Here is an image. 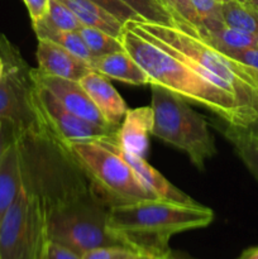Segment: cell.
Segmentation results:
<instances>
[{
    "mask_svg": "<svg viewBox=\"0 0 258 259\" xmlns=\"http://www.w3.org/2000/svg\"><path fill=\"white\" fill-rule=\"evenodd\" d=\"M212 220V210L201 204L184 205L157 199L110 207L106 227L120 244L139 257H162L171 252L169 240L174 235L205 228Z\"/></svg>",
    "mask_w": 258,
    "mask_h": 259,
    "instance_id": "1",
    "label": "cell"
},
{
    "mask_svg": "<svg viewBox=\"0 0 258 259\" xmlns=\"http://www.w3.org/2000/svg\"><path fill=\"white\" fill-rule=\"evenodd\" d=\"M119 38L124 50L148 75L149 85H158L189 103L204 106L228 124H253L232 94L205 80L184 60L132 32L125 25Z\"/></svg>",
    "mask_w": 258,
    "mask_h": 259,
    "instance_id": "2",
    "label": "cell"
},
{
    "mask_svg": "<svg viewBox=\"0 0 258 259\" xmlns=\"http://www.w3.org/2000/svg\"><path fill=\"white\" fill-rule=\"evenodd\" d=\"M126 28L176 57L200 66L228 86L252 123L258 121V81L242 63L228 57L197 35L174 25L128 22Z\"/></svg>",
    "mask_w": 258,
    "mask_h": 259,
    "instance_id": "3",
    "label": "cell"
},
{
    "mask_svg": "<svg viewBox=\"0 0 258 259\" xmlns=\"http://www.w3.org/2000/svg\"><path fill=\"white\" fill-rule=\"evenodd\" d=\"M73 161L89 180L94 194L106 207L157 200L119 154L98 141L63 143Z\"/></svg>",
    "mask_w": 258,
    "mask_h": 259,
    "instance_id": "4",
    "label": "cell"
},
{
    "mask_svg": "<svg viewBox=\"0 0 258 259\" xmlns=\"http://www.w3.org/2000/svg\"><path fill=\"white\" fill-rule=\"evenodd\" d=\"M153 126L151 134L185 152L199 169L217 153L209 124L191 109L189 101L167 89L151 83Z\"/></svg>",
    "mask_w": 258,
    "mask_h": 259,
    "instance_id": "5",
    "label": "cell"
},
{
    "mask_svg": "<svg viewBox=\"0 0 258 259\" xmlns=\"http://www.w3.org/2000/svg\"><path fill=\"white\" fill-rule=\"evenodd\" d=\"M45 209L47 242L62 245L81 257L95 248L123 245L109 233V207L94 191L67 204Z\"/></svg>",
    "mask_w": 258,
    "mask_h": 259,
    "instance_id": "6",
    "label": "cell"
},
{
    "mask_svg": "<svg viewBox=\"0 0 258 259\" xmlns=\"http://www.w3.org/2000/svg\"><path fill=\"white\" fill-rule=\"evenodd\" d=\"M46 244L45 204L23 181L19 195L0 223V259H42Z\"/></svg>",
    "mask_w": 258,
    "mask_h": 259,
    "instance_id": "7",
    "label": "cell"
},
{
    "mask_svg": "<svg viewBox=\"0 0 258 259\" xmlns=\"http://www.w3.org/2000/svg\"><path fill=\"white\" fill-rule=\"evenodd\" d=\"M0 57L4 62V73L0 80V118L14 120L24 133L43 128L45 124L35 100L33 67L2 32Z\"/></svg>",
    "mask_w": 258,
    "mask_h": 259,
    "instance_id": "8",
    "label": "cell"
},
{
    "mask_svg": "<svg viewBox=\"0 0 258 259\" xmlns=\"http://www.w3.org/2000/svg\"><path fill=\"white\" fill-rule=\"evenodd\" d=\"M35 100L42 121L62 143L100 141L101 138L118 133L119 128H104L76 116L38 82H35Z\"/></svg>",
    "mask_w": 258,
    "mask_h": 259,
    "instance_id": "9",
    "label": "cell"
},
{
    "mask_svg": "<svg viewBox=\"0 0 258 259\" xmlns=\"http://www.w3.org/2000/svg\"><path fill=\"white\" fill-rule=\"evenodd\" d=\"M32 73L35 82L45 86L68 111L76 116L104 128H119L110 125L105 120L78 81L46 75L38 68H33Z\"/></svg>",
    "mask_w": 258,
    "mask_h": 259,
    "instance_id": "10",
    "label": "cell"
},
{
    "mask_svg": "<svg viewBox=\"0 0 258 259\" xmlns=\"http://www.w3.org/2000/svg\"><path fill=\"white\" fill-rule=\"evenodd\" d=\"M98 142H100L101 144H104V146L108 147L109 149H111V151L115 152L116 154H119V156L133 168V171L136 172L137 176L142 180V182L157 195L158 199L184 205L199 204V202L195 201L192 197H190L189 195L177 189L176 186H174L163 175L159 174L157 169H154L153 167L144 159V157L136 156V154L129 153L125 149L121 148V146L119 144L118 141V133L113 134V136L105 137V138H101L100 141Z\"/></svg>",
    "mask_w": 258,
    "mask_h": 259,
    "instance_id": "11",
    "label": "cell"
},
{
    "mask_svg": "<svg viewBox=\"0 0 258 259\" xmlns=\"http://www.w3.org/2000/svg\"><path fill=\"white\" fill-rule=\"evenodd\" d=\"M35 55L37 68L46 75L80 81L83 76L93 71L86 61L76 57L63 47L47 39H38Z\"/></svg>",
    "mask_w": 258,
    "mask_h": 259,
    "instance_id": "12",
    "label": "cell"
},
{
    "mask_svg": "<svg viewBox=\"0 0 258 259\" xmlns=\"http://www.w3.org/2000/svg\"><path fill=\"white\" fill-rule=\"evenodd\" d=\"M78 82L90 96L105 120L113 126H120L128 111V106L120 94L111 85L109 78L95 71H90Z\"/></svg>",
    "mask_w": 258,
    "mask_h": 259,
    "instance_id": "13",
    "label": "cell"
},
{
    "mask_svg": "<svg viewBox=\"0 0 258 259\" xmlns=\"http://www.w3.org/2000/svg\"><path fill=\"white\" fill-rule=\"evenodd\" d=\"M153 126L152 106L128 109L118 129V141L121 148L136 156L144 157L148 149V136Z\"/></svg>",
    "mask_w": 258,
    "mask_h": 259,
    "instance_id": "14",
    "label": "cell"
},
{
    "mask_svg": "<svg viewBox=\"0 0 258 259\" xmlns=\"http://www.w3.org/2000/svg\"><path fill=\"white\" fill-rule=\"evenodd\" d=\"M89 66L95 72L120 82L137 86L149 85L148 75L126 51L94 57L89 62Z\"/></svg>",
    "mask_w": 258,
    "mask_h": 259,
    "instance_id": "15",
    "label": "cell"
},
{
    "mask_svg": "<svg viewBox=\"0 0 258 259\" xmlns=\"http://www.w3.org/2000/svg\"><path fill=\"white\" fill-rule=\"evenodd\" d=\"M23 158L19 141L0 159V223L23 187Z\"/></svg>",
    "mask_w": 258,
    "mask_h": 259,
    "instance_id": "16",
    "label": "cell"
},
{
    "mask_svg": "<svg viewBox=\"0 0 258 259\" xmlns=\"http://www.w3.org/2000/svg\"><path fill=\"white\" fill-rule=\"evenodd\" d=\"M215 126L232 144L240 161L258 181V121L248 126H238L220 119V123Z\"/></svg>",
    "mask_w": 258,
    "mask_h": 259,
    "instance_id": "17",
    "label": "cell"
},
{
    "mask_svg": "<svg viewBox=\"0 0 258 259\" xmlns=\"http://www.w3.org/2000/svg\"><path fill=\"white\" fill-rule=\"evenodd\" d=\"M72 10L80 23L85 27L95 28L119 38L123 32L124 23L118 18L90 0H58Z\"/></svg>",
    "mask_w": 258,
    "mask_h": 259,
    "instance_id": "18",
    "label": "cell"
},
{
    "mask_svg": "<svg viewBox=\"0 0 258 259\" xmlns=\"http://www.w3.org/2000/svg\"><path fill=\"white\" fill-rule=\"evenodd\" d=\"M32 25L38 39L51 40V42L67 50L68 52L75 55L76 57L86 61L88 63L93 60V56L89 52L88 47H86L85 42L81 38L78 30L56 29V28L48 27V25L42 24V23H34Z\"/></svg>",
    "mask_w": 258,
    "mask_h": 259,
    "instance_id": "19",
    "label": "cell"
},
{
    "mask_svg": "<svg viewBox=\"0 0 258 259\" xmlns=\"http://www.w3.org/2000/svg\"><path fill=\"white\" fill-rule=\"evenodd\" d=\"M223 20L225 27L258 37V9L238 0L223 3Z\"/></svg>",
    "mask_w": 258,
    "mask_h": 259,
    "instance_id": "20",
    "label": "cell"
},
{
    "mask_svg": "<svg viewBox=\"0 0 258 259\" xmlns=\"http://www.w3.org/2000/svg\"><path fill=\"white\" fill-rule=\"evenodd\" d=\"M191 4L200 23L197 37L214 34L225 27L222 0H191Z\"/></svg>",
    "mask_w": 258,
    "mask_h": 259,
    "instance_id": "21",
    "label": "cell"
},
{
    "mask_svg": "<svg viewBox=\"0 0 258 259\" xmlns=\"http://www.w3.org/2000/svg\"><path fill=\"white\" fill-rule=\"evenodd\" d=\"M202 42L212 46L217 50H249L258 48V37L240 30L224 27L214 34L199 37Z\"/></svg>",
    "mask_w": 258,
    "mask_h": 259,
    "instance_id": "22",
    "label": "cell"
},
{
    "mask_svg": "<svg viewBox=\"0 0 258 259\" xmlns=\"http://www.w3.org/2000/svg\"><path fill=\"white\" fill-rule=\"evenodd\" d=\"M78 33H80L81 38L85 42L86 47H88L93 58L109 55V53L125 51L120 38L113 37V35L103 32V30L82 25L78 29Z\"/></svg>",
    "mask_w": 258,
    "mask_h": 259,
    "instance_id": "23",
    "label": "cell"
},
{
    "mask_svg": "<svg viewBox=\"0 0 258 259\" xmlns=\"http://www.w3.org/2000/svg\"><path fill=\"white\" fill-rule=\"evenodd\" d=\"M35 23H42L48 27L62 30H78L82 27V24L77 19V17L73 14L72 10L68 9L65 4H62L58 0H50L45 17Z\"/></svg>",
    "mask_w": 258,
    "mask_h": 259,
    "instance_id": "24",
    "label": "cell"
},
{
    "mask_svg": "<svg viewBox=\"0 0 258 259\" xmlns=\"http://www.w3.org/2000/svg\"><path fill=\"white\" fill-rule=\"evenodd\" d=\"M141 15L143 22L174 25V19L168 10L159 0H120Z\"/></svg>",
    "mask_w": 258,
    "mask_h": 259,
    "instance_id": "25",
    "label": "cell"
},
{
    "mask_svg": "<svg viewBox=\"0 0 258 259\" xmlns=\"http://www.w3.org/2000/svg\"><path fill=\"white\" fill-rule=\"evenodd\" d=\"M174 19V27L180 25H191L199 30L200 23L197 20L191 0H161Z\"/></svg>",
    "mask_w": 258,
    "mask_h": 259,
    "instance_id": "26",
    "label": "cell"
},
{
    "mask_svg": "<svg viewBox=\"0 0 258 259\" xmlns=\"http://www.w3.org/2000/svg\"><path fill=\"white\" fill-rule=\"evenodd\" d=\"M139 254L124 245H109L91 249L82 255V259H138Z\"/></svg>",
    "mask_w": 258,
    "mask_h": 259,
    "instance_id": "27",
    "label": "cell"
},
{
    "mask_svg": "<svg viewBox=\"0 0 258 259\" xmlns=\"http://www.w3.org/2000/svg\"><path fill=\"white\" fill-rule=\"evenodd\" d=\"M90 2L95 3V4L100 5L105 10H108L110 14L114 17L118 18L121 23H128V22H143L141 15L138 13L134 12L131 7L124 4L120 0H90Z\"/></svg>",
    "mask_w": 258,
    "mask_h": 259,
    "instance_id": "28",
    "label": "cell"
},
{
    "mask_svg": "<svg viewBox=\"0 0 258 259\" xmlns=\"http://www.w3.org/2000/svg\"><path fill=\"white\" fill-rule=\"evenodd\" d=\"M23 133L24 132L14 120L0 118V159L13 143L19 141Z\"/></svg>",
    "mask_w": 258,
    "mask_h": 259,
    "instance_id": "29",
    "label": "cell"
},
{
    "mask_svg": "<svg viewBox=\"0 0 258 259\" xmlns=\"http://www.w3.org/2000/svg\"><path fill=\"white\" fill-rule=\"evenodd\" d=\"M228 57L244 65L258 81V48L249 50H218Z\"/></svg>",
    "mask_w": 258,
    "mask_h": 259,
    "instance_id": "30",
    "label": "cell"
},
{
    "mask_svg": "<svg viewBox=\"0 0 258 259\" xmlns=\"http://www.w3.org/2000/svg\"><path fill=\"white\" fill-rule=\"evenodd\" d=\"M42 259H82V257L62 245L47 242L43 250Z\"/></svg>",
    "mask_w": 258,
    "mask_h": 259,
    "instance_id": "31",
    "label": "cell"
},
{
    "mask_svg": "<svg viewBox=\"0 0 258 259\" xmlns=\"http://www.w3.org/2000/svg\"><path fill=\"white\" fill-rule=\"evenodd\" d=\"M27 7L28 12H29L30 19L33 23L38 22V20L42 19L45 17L46 12L48 9V3L50 0H23Z\"/></svg>",
    "mask_w": 258,
    "mask_h": 259,
    "instance_id": "32",
    "label": "cell"
},
{
    "mask_svg": "<svg viewBox=\"0 0 258 259\" xmlns=\"http://www.w3.org/2000/svg\"><path fill=\"white\" fill-rule=\"evenodd\" d=\"M238 259H258V245L245 249Z\"/></svg>",
    "mask_w": 258,
    "mask_h": 259,
    "instance_id": "33",
    "label": "cell"
},
{
    "mask_svg": "<svg viewBox=\"0 0 258 259\" xmlns=\"http://www.w3.org/2000/svg\"><path fill=\"white\" fill-rule=\"evenodd\" d=\"M162 259H192V258H187V257H184V255H180V254H174L172 252H169L168 254L166 255H162V257H159Z\"/></svg>",
    "mask_w": 258,
    "mask_h": 259,
    "instance_id": "34",
    "label": "cell"
},
{
    "mask_svg": "<svg viewBox=\"0 0 258 259\" xmlns=\"http://www.w3.org/2000/svg\"><path fill=\"white\" fill-rule=\"evenodd\" d=\"M238 2L242 3V4L249 5V7H253V8H255V9H258V0H238Z\"/></svg>",
    "mask_w": 258,
    "mask_h": 259,
    "instance_id": "35",
    "label": "cell"
},
{
    "mask_svg": "<svg viewBox=\"0 0 258 259\" xmlns=\"http://www.w3.org/2000/svg\"><path fill=\"white\" fill-rule=\"evenodd\" d=\"M3 73H4V62H3V58L0 57V80L3 77Z\"/></svg>",
    "mask_w": 258,
    "mask_h": 259,
    "instance_id": "36",
    "label": "cell"
},
{
    "mask_svg": "<svg viewBox=\"0 0 258 259\" xmlns=\"http://www.w3.org/2000/svg\"><path fill=\"white\" fill-rule=\"evenodd\" d=\"M138 259H162L159 257H151V255H141Z\"/></svg>",
    "mask_w": 258,
    "mask_h": 259,
    "instance_id": "37",
    "label": "cell"
},
{
    "mask_svg": "<svg viewBox=\"0 0 258 259\" xmlns=\"http://www.w3.org/2000/svg\"><path fill=\"white\" fill-rule=\"evenodd\" d=\"M223 3H227V2H232V0H222Z\"/></svg>",
    "mask_w": 258,
    "mask_h": 259,
    "instance_id": "38",
    "label": "cell"
},
{
    "mask_svg": "<svg viewBox=\"0 0 258 259\" xmlns=\"http://www.w3.org/2000/svg\"><path fill=\"white\" fill-rule=\"evenodd\" d=\"M159 2H161V0H159Z\"/></svg>",
    "mask_w": 258,
    "mask_h": 259,
    "instance_id": "39",
    "label": "cell"
}]
</instances>
